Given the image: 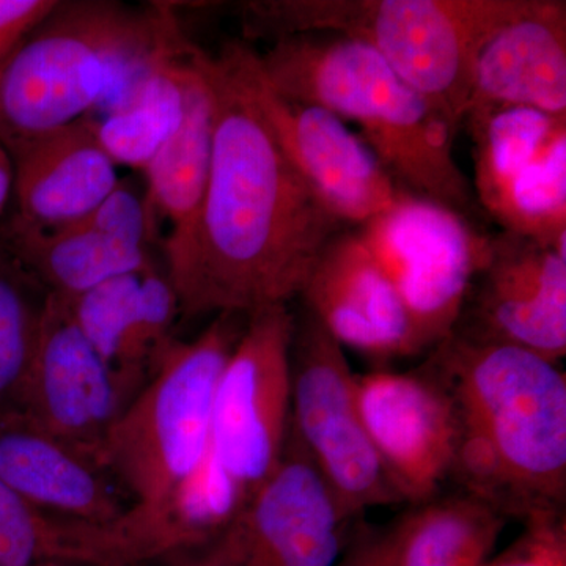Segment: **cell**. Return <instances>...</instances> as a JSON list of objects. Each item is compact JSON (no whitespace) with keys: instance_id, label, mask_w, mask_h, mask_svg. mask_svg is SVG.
Here are the masks:
<instances>
[{"instance_id":"ffe728a7","label":"cell","mask_w":566,"mask_h":566,"mask_svg":"<svg viewBox=\"0 0 566 566\" xmlns=\"http://www.w3.org/2000/svg\"><path fill=\"white\" fill-rule=\"evenodd\" d=\"M216 96L207 52L188 44L180 125L145 167L148 207L170 223L166 244L181 241L202 207L212 163Z\"/></svg>"},{"instance_id":"7a4b0ae2","label":"cell","mask_w":566,"mask_h":566,"mask_svg":"<svg viewBox=\"0 0 566 566\" xmlns=\"http://www.w3.org/2000/svg\"><path fill=\"white\" fill-rule=\"evenodd\" d=\"M491 253L471 219L405 192L326 244L303 301L335 340L378 363L433 349L455 331Z\"/></svg>"},{"instance_id":"5b68a950","label":"cell","mask_w":566,"mask_h":566,"mask_svg":"<svg viewBox=\"0 0 566 566\" xmlns=\"http://www.w3.org/2000/svg\"><path fill=\"white\" fill-rule=\"evenodd\" d=\"M175 20L104 2L59 3L0 65V144L29 142L99 114L156 57Z\"/></svg>"},{"instance_id":"e0dca14e","label":"cell","mask_w":566,"mask_h":566,"mask_svg":"<svg viewBox=\"0 0 566 566\" xmlns=\"http://www.w3.org/2000/svg\"><path fill=\"white\" fill-rule=\"evenodd\" d=\"M74 323L133 395L155 374L174 340L180 301L155 266L125 274L66 300Z\"/></svg>"},{"instance_id":"ac0fdd59","label":"cell","mask_w":566,"mask_h":566,"mask_svg":"<svg viewBox=\"0 0 566 566\" xmlns=\"http://www.w3.org/2000/svg\"><path fill=\"white\" fill-rule=\"evenodd\" d=\"M0 480L41 512L82 523L112 526L129 510L99 461L18 411L0 415Z\"/></svg>"},{"instance_id":"1f68e13d","label":"cell","mask_w":566,"mask_h":566,"mask_svg":"<svg viewBox=\"0 0 566 566\" xmlns=\"http://www.w3.org/2000/svg\"><path fill=\"white\" fill-rule=\"evenodd\" d=\"M46 566H74V565H46Z\"/></svg>"},{"instance_id":"44dd1931","label":"cell","mask_w":566,"mask_h":566,"mask_svg":"<svg viewBox=\"0 0 566 566\" xmlns=\"http://www.w3.org/2000/svg\"><path fill=\"white\" fill-rule=\"evenodd\" d=\"M150 556L125 517L96 526L51 515L0 480V566H137Z\"/></svg>"},{"instance_id":"9c48e42d","label":"cell","mask_w":566,"mask_h":566,"mask_svg":"<svg viewBox=\"0 0 566 566\" xmlns=\"http://www.w3.org/2000/svg\"><path fill=\"white\" fill-rule=\"evenodd\" d=\"M294 324L289 305L249 315L216 387L208 455L249 499L289 438Z\"/></svg>"},{"instance_id":"d6986e66","label":"cell","mask_w":566,"mask_h":566,"mask_svg":"<svg viewBox=\"0 0 566 566\" xmlns=\"http://www.w3.org/2000/svg\"><path fill=\"white\" fill-rule=\"evenodd\" d=\"M13 159L18 214L35 229H62L87 218L118 180L91 117L29 142Z\"/></svg>"},{"instance_id":"ba28073f","label":"cell","mask_w":566,"mask_h":566,"mask_svg":"<svg viewBox=\"0 0 566 566\" xmlns=\"http://www.w3.org/2000/svg\"><path fill=\"white\" fill-rule=\"evenodd\" d=\"M216 59L259 112L305 185L345 227L360 226L403 196L405 189L345 122L275 91L259 52L233 41Z\"/></svg>"},{"instance_id":"30bf717a","label":"cell","mask_w":566,"mask_h":566,"mask_svg":"<svg viewBox=\"0 0 566 566\" xmlns=\"http://www.w3.org/2000/svg\"><path fill=\"white\" fill-rule=\"evenodd\" d=\"M344 346L311 312L294 324L290 431L353 516L400 504L357 408Z\"/></svg>"},{"instance_id":"4316f807","label":"cell","mask_w":566,"mask_h":566,"mask_svg":"<svg viewBox=\"0 0 566 566\" xmlns=\"http://www.w3.org/2000/svg\"><path fill=\"white\" fill-rule=\"evenodd\" d=\"M486 566H566V513L526 521L520 538Z\"/></svg>"},{"instance_id":"4dcf8cb0","label":"cell","mask_w":566,"mask_h":566,"mask_svg":"<svg viewBox=\"0 0 566 566\" xmlns=\"http://www.w3.org/2000/svg\"><path fill=\"white\" fill-rule=\"evenodd\" d=\"M13 159H11L10 153L6 150V147L0 144V216H2L3 208H6L7 202H9L11 189H13Z\"/></svg>"},{"instance_id":"603a6c76","label":"cell","mask_w":566,"mask_h":566,"mask_svg":"<svg viewBox=\"0 0 566 566\" xmlns=\"http://www.w3.org/2000/svg\"><path fill=\"white\" fill-rule=\"evenodd\" d=\"M48 293L74 300L95 286L153 266L148 249L76 222L35 229L11 219L2 243Z\"/></svg>"},{"instance_id":"277c9868","label":"cell","mask_w":566,"mask_h":566,"mask_svg":"<svg viewBox=\"0 0 566 566\" xmlns=\"http://www.w3.org/2000/svg\"><path fill=\"white\" fill-rule=\"evenodd\" d=\"M259 57L283 96L359 126L360 139L401 189L471 219L472 186L453 153L457 126L375 51L305 33L273 41Z\"/></svg>"},{"instance_id":"8992f818","label":"cell","mask_w":566,"mask_h":566,"mask_svg":"<svg viewBox=\"0 0 566 566\" xmlns=\"http://www.w3.org/2000/svg\"><path fill=\"white\" fill-rule=\"evenodd\" d=\"M531 0H259L241 9L244 33L273 41L327 33L375 51L457 128L476 57Z\"/></svg>"},{"instance_id":"7c38bea8","label":"cell","mask_w":566,"mask_h":566,"mask_svg":"<svg viewBox=\"0 0 566 566\" xmlns=\"http://www.w3.org/2000/svg\"><path fill=\"white\" fill-rule=\"evenodd\" d=\"M354 517L289 428L281 463L223 536L240 566H334Z\"/></svg>"},{"instance_id":"5bb4252c","label":"cell","mask_w":566,"mask_h":566,"mask_svg":"<svg viewBox=\"0 0 566 566\" xmlns=\"http://www.w3.org/2000/svg\"><path fill=\"white\" fill-rule=\"evenodd\" d=\"M132 400L74 323L66 300L48 293L18 412L99 461L107 431Z\"/></svg>"},{"instance_id":"2e32d148","label":"cell","mask_w":566,"mask_h":566,"mask_svg":"<svg viewBox=\"0 0 566 566\" xmlns=\"http://www.w3.org/2000/svg\"><path fill=\"white\" fill-rule=\"evenodd\" d=\"M501 109L566 118L564 0H531L480 51L464 120Z\"/></svg>"},{"instance_id":"f1b7e54d","label":"cell","mask_w":566,"mask_h":566,"mask_svg":"<svg viewBox=\"0 0 566 566\" xmlns=\"http://www.w3.org/2000/svg\"><path fill=\"white\" fill-rule=\"evenodd\" d=\"M59 3L54 0H0V65Z\"/></svg>"},{"instance_id":"3957f363","label":"cell","mask_w":566,"mask_h":566,"mask_svg":"<svg viewBox=\"0 0 566 566\" xmlns=\"http://www.w3.org/2000/svg\"><path fill=\"white\" fill-rule=\"evenodd\" d=\"M455 417L452 474L505 517L565 512L566 376L538 354L450 334L419 368Z\"/></svg>"},{"instance_id":"f546056e","label":"cell","mask_w":566,"mask_h":566,"mask_svg":"<svg viewBox=\"0 0 566 566\" xmlns=\"http://www.w3.org/2000/svg\"><path fill=\"white\" fill-rule=\"evenodd\" d=\"M181 566H240L226 536L202 547L199 554L188 558Z\"/></svg>"},{"instance_id":"6da1fadb","label":"cell","mask_w":566,"mask_h":566,"mask_svg":"<svg viewBox=\"0 0 566 566\" xmlns=\"http://www.w3.org/2000/svg\"><path fill=\"white\" fill-rule=\"evenodd\" d=\"M207 63L216 96L210 180L191 232L164 248L167 279L186 315L249 316L301 296L345 226L294 170L216 55Z\"/></svg>"},{"instance_id":"cb8c5ba5","label":"cell","mask_w":566,"mask_h":566,"mask_svg":"<svg viewBox=\"0 0 566 566\" xmlns=\"http://www.w3.org/2000/svg\"><path fill=\"white\" fill-rule=\"evenodd\" d=\"M506 517L475 495L434 497L406 513L397 566H486Z\"/></svg>"},{"instance_id":"8fae6325","label":"cell","mask_w":566,"mask_h":566,"mask_svg":"<svg viewBox=\"0 0 566 566\" xmlns=\"http://www.w3.org/2000/svg\"><path fill=\"white\" fill-rule=\"evenodd\" d=\"M464 122L482 207L504 232L566 252V118L501 109Z\"/></svg>"},{"instance_id":"83f0119b","label":"cell","mask_w":566,"mask_h":566,"mask_svg":"<svg viewBox=\"0 0 566 566\" xmlns=\"http://www.w3.org/2000/svg\"><path fill=\"white\" fill-rule=\"evenodd\" d=\"M405 524L406 515L390 526L357 532L334 566H397Z\"/></svg>"},{"instance_id":"52a82bcc","label":"cell","mask_w":566,"mask_h":566,"mask_svg":"<svg viewBox=\"0 0 566 566\" xmlns=\"http://www.w3.org/2000/svg\"><path fill=\"white\" fill-rule=\"evenodd\" d=\"M244 318L219 314L192 342H174L99 450V463L133 495L126 520L158 557L175 553L170 512L210 449L216 387Z\"/></svg>"},{"instance_id":"4fadbf2b","label":"cell","mask_w":566,"mask_h":566,"mask_svg":"<svg viewBox=\"0 0 566 566\" xmlns=\"http://www.w3.org/2000/svg\"><path fill=\"white\" fill-rule=\"evenodd\" d=\"M452 334L517 346L558 364L566 354V252L501 233Z\"/></svg>"},{"instance_id":"d4e9b609","label":"cell","mask_w":566,"mask_h":566,"mask_svg":"<svg viewBox=\"0 0 566 566\" xmlns=\"http://www.w3.org/2000/svg\"><path fill=\"white\" fill-rule=\"evenodd\" d=\"M46 294L0 245V415L20 411Z\"/></svg>"},{"instance_id":"484cf974","label":"cell","mask_w":566,"mask_h":566,"mask_svg":"<svg viewBox=\"0 0 566 566\" xmlns=\"http://www.w3.org/2000/svg\"><path fill=\"white\" fill-rule=\"evenodd\" d=\"M98 232L148 249L155 233V214L129 182H118L114 191L80 221Z\"/></svg>"},{"instance_id":"9a60e30c","label":"cell","mask_w":566,"mask_h":566,"mask_svg":"<svg viewBox=\"0 0 566 566\" xmlns=\"http://www.w3.org/2000/svg\"><path fill=\"white\" fill-rule=\"evenodd\" d=\"M357 408L387 479L403 502L438 497L452 474L455 417L449 397L422 370L354 378Z\"/></svg>"},{"instance_id":"7402d4cb","label":"cell","mask_w":566,"mask_h":566,"mask_svg":"<svg viewBox=\"0 0 566 566\" xmlns=\"http://www.w3.org/2000/svg\"><path fill=\"white\" fill-rule=\"evenodd\" d=\"M188 44L175 25L161 51L122 98L92 115L96 139L115 166L144 170L180 125Z\"/></svg>"}]
</instances>
